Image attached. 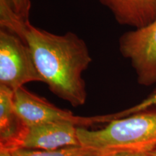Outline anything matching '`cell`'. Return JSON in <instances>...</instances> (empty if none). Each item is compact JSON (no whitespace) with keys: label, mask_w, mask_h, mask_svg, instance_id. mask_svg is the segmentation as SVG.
<instances>
[{"label":"cell","mask_w":156,"mask_h":156,"mask_svg":"<svg viewBox=\"0 0 156 156\" xmlns=\"http://www.w3.org/2000/svg\"><path fill=\"white\" fill-rule=\"evenodd\" d=\"M13 153L16 156H103L99 152L81 145L67 146L53 151L19 149Z\"/></svg>","instance_id":"obj_9"},{"label":"cell","mask_w":156,"mask_h":156,"mask_svg":"<svg viewBox=\"0 0 156 156\" xmlns=\"http://www.w3.org/2000/svg\"><path fill=\"white\" fill-rule=\"evenodd\" d=\"M116 22L134 29L143 28L156 19V0H99Z\"/></svg>","instance_id":"obj_8"},{"label":"cell","mask_w":156,"mask_h":156,"mask_svg":"<svg viewBox=\"0 0 156 156\" xmlns=\"http://www.w3.org/2000/svg\"><path fill=\"white\" fill-rule=\"evenodd\" d=\"M153 106H156V89L154 90L151 94L148 95L142 102L135 105L132 108L126 109V112L128 116H129V115L134 114L136 112H141V111L151 108Z\"/></svg>","instance_id":"obj_10"},{"label":"cell","mask_w":156,"mask_h":156,"mask_svg":"<svg viewBox=\"0 0 156 156\" xmlns=\"http://www.w3.org/2000/svg\"><path fill=\"white\" fill-rule=\"evenodd\" d=\"M80 144L102 155L151 153L156 148V108L116 119L101 129L77 127Z\"/></svg>","instance_id":"obj_2"},{"label":"cell","mask_w":156,"mask_h":156,"mask_svg":"<svg viewBox=\"0 0 156 156\" xmlns=\"http://www.w3.org/2000/svg\"><path fill=\"white\" fill-rule=\"evenodd\" d=\"M151 153L152 154V155H154V156H156V148L154 151H153L152 152H151Z\"/></svg>","instance_id":"obj_14"},{"label":"cell","mask_w":156,"mask_h":156,"mask_svg":"<svg viewBox=\"0 0 156 156\" xmlns=\"http://www.w3.org/2000/svg\"><path fill=\"white\" fill-rule=\"evenodd\" d=\"M28 126L15 106V91L0 85V150L10 152L21 149Z\"/></svg>","instance_id":"obj_7"},{"label":"cell","mask_w":156,"mask_h":156,"mask_svg":"<svg viewBox=\"0 0 156 156\" xmlns=\"http://www.w3.org/2000/svg\"><path fill=\"white\" fill-rule=\"evenodd\" d=\"M119 48L131 62L138 83L145 86L156 83V19L143 28L122 34Z\"/></svg>","instance_id":"obj_5"},{"label":"cell","mask_w":156,"mask_h":156,"mask_svg":"<svg viewBox=\"0 0 156 156\" xmlns=\"http://www.w3.org/2000/svg\"><path fill=\"white\" fill-rule=\"evenodd\" d=\"M104 156H154L151 153H121Z\"/></svg>","instance_id":"obj_12"},{"label":"cell","mask_w":156,"mask_h":156,"mask_svg":"<svg viewBox=\"0 0 156 156\" xmlns=\"http://www.w3.org/2000/svg\"><path fill=\"white\" fill-rule=\"evenodd\" d=\"M15 106L17 114L28 126L45 122H57L68 123L77 127L87 128L126 116L124 111L103 116H76L71 112L56 106L44 98L34 94L24 87L15 91Z\"/></svg>","instance_id":"obj_3"},{"label":"cell","mask_w":156,"mask_h":156,"mask_svg":"<svg viewBox=\"0 0 156 156\" xmlns=\"http://www.w3.org/2000/svg\"><path fill=\"white\" fill-rule=\"evenodd\" d=\"M0 28L14 33L28 45L51 92L74 107L85 105L86 85L82 75L92 57L83 38L71 31L58 35L37 28L29 18L17 14L9 0H0Z\"/></svg>","instance_id":"obj_1"},{"label":"cell","mask_w":156,"mask_h":156,"mask_svg":"<svg viewBox=\"0 0 156 156\" xmlns=\"http://www.w3.org/2000/svg\"><path fill=\"white\" fill-rule=\"evenodd\" d=\"M0 156H16L13 152L0 150Z\"/></svg>","instance_id":"obj_13"},{"label":"cell","mask_w":156,"mask_h":156,"mask_svg":"<svg viewBox=\"0 0 156 156\" xmlns=\"http://www.w3.org/2000/svg\"><path fill=\"white\" fill-rule=\"evenodd\" d=\"M32 82L44 80L30 48L14 33L0 28V85L15 91Z\"/></svg>","instance_id":"obj_4"},{"label":"cell","mask_w":156,"mask_h":156,"mask_svg":"<svg viewBox=\"0 0 156 156\" xmlns=\"http://www.w3.org/2000/svg\"><path fill=\"white\" fill-rule=\"evenodd\" d=\"M13 9L24 18H29L31 8L30 0H9Z\"/></svg>","instance_id":"obj_11"},{"label":"cell","mask_w":156,"mask_h":156,"mask_svg":"<svg viewBox=\"0 0 156 156\" xmlns=\"http://www.w3.org/2000/svg\"><path fill=\"white\" fill-rule=\"evenodd\" d=\"M77 128L72 124L57 122L28 126L21 149L53 151L67 146L80 145Z\"/></svg>","instance_id":"obj_6"}]
</instances>
